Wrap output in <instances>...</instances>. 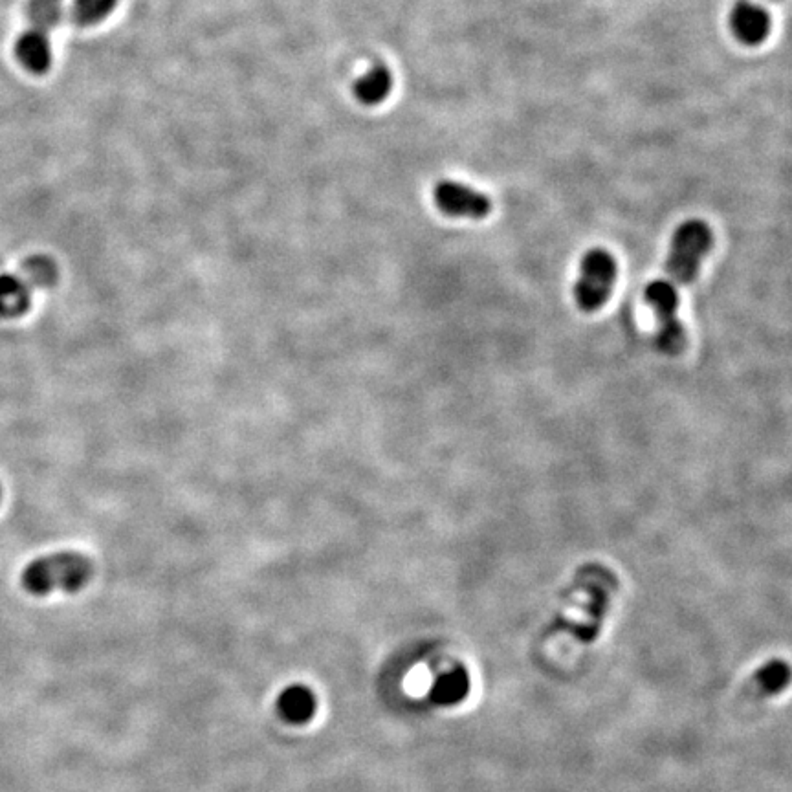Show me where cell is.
Segmentation results:
<instances>
[{
  "label": "cell",
  "instance_id": "cell-1",
  "mask_svg": "<svg viewBox=\"0 0 792 792\" xmlns=\"http://www.w3.org/2000/svg\"><path fill=\"white\" fill-rule=\"evenodd\" d=\"M94 574V565L79 552H55L30 561L21 574L22 589L32 596H48L55 591L79 593Z\"/></svg>",
  "mask_w": 792,
  "mask_h": 792
},
{
  "label": "cell",
  "instance_id": "cell-2",
  "mask_svg": "<svg viewBox=\"0 0 792 792\" xmlns=\"http://www.w3.org/2000/svg\"><path fill=\"white\" fill-rule=\"evenodd\" d=\"M712 246L714 233L704 220L690 219L677 226L671 235L666 261V272L670 275L671 283L675 286L692 285Z\"/></svg>",
  "mask_w": 792,
  "mask_h": 792
},
{
  "label": "cell",
  "instance_id": "cell-3",
  "mask_svg": "<svg viewBox=\"0 0 792 792\" xmlns=\"http://www.w3.org/2000/svg\"><path fill=\"white\" fill-rule=\"evenodd\" d=\"M618 275L615 257L605 248H591L580 263V275L574 285V301L583 312L593 314L604 307L613 294Z\"/></svg>",
  "mask_w": 792,
  "mask_h": 792
},
{
  "label": "cell",
  "instance_id": "cell-4",
  "mask_svg": "<svg viewBox=\"0 0 792 792\" xmlns=\"http://www.w3.org/2000/svg\"><path fill=\"white\" fill-rule=\"evenodd\" d=\"M644 299L657 316V345L668 356H677L686 347V332L679 319V292L671 281L655 279L644 290Z\"/></svg>",
  "mask_w": 792,
  "mask_h": 792
},
{
  "label": "cell",
  "instance_id": "cell-5",
  "mask_svg": "<svg viewBox=\"0 0 792 792\" xmlns=\"http://www.w3.org/2000/svg\"><path fill=\"white\" fill-rule=\"evenodd\" d=\"M433 200L444 215L455 219H484L492 211V200L484 193L453 180L439 182L433 189Z\"/></svg>",
  "mask_w": 792,
  "mask_h": 792
},
{
  "label": "cell",
  "instance_id": "cell-6",
  "mask_svg": "<svg viewBox=\"0 0 792 792\" xmlns=\"http://www.w3.org/2000/svg\"><path fill=\"white\" fill-rule=\"evenodd\" d=\"M728 22L739 43L758 46L769 37V11L750 0H737L730 11Z\"/></svg>",
  "mask_w": 792,
  "mask_h": 792
},
{
  "label": "cell",
  "instance_id": "cell-7",
  "mask_svg": "<svg viewBox=\"0 0 792 792\" xmlns=\"http://www.w3.org/2000/svg\"><path fill=\"white\" fill-rule=\"evenodd\" d=\"M15 54L21 65L32 74L41 76L44 72H48V68L52 66V46L48 33L35 28L22 33L15 46Z\"/></svg>",
  "mask_w": 792,
  "mask_h": 792
},
{
  "label": "cell",
  "instance_id": "cell-8",
  "mask_svg": "<svg viewBox=\"0 0 792 792\" xmlns=\"http://www.w3.org/2000/svg\"><path fill=\"white\" fill-rule=\"evenodd\" d=\"M28 283L15 275H0V316L17 318L30 307Z\"/></svg>",
  "mask_w": 792,
  "mask_h": 792
},
{
  "label": "cell",
  "instance_id": "cell-9",
  "mask_svg": "<svg viewBox=\"0 0 792 792\" xmlns=\"http://www.w3.org/2000/svg\"><path fill=\"white\" fill-rule=\"evenodd\" d=\"M393 88V76L391 70L384 65L374 66L358 83L354 85L356 98L362 101L363 105H378L382 103Z\"/></svg>",
  "mask_w": 792,
  "mask_h": 792
},
{
  "label": "cell",
  "instance_id": "cell-10",
  "mask_svg": "<svg viewBox=\"0 0 792 792\" xmlns=\"http://www.w3.org/2000/svg\"><path fill=\"white\" fill-rule=\"evenodd\" d=\"M279 710L283 717L292 723H305L308 721L314 710H316V701L314 695L308 692L307 688H288L281 699H279Z\"/></svg>",
  "mask_w": 792,
  "mask_h": 792
},
{
  "label": "cell",
  "instance_id": "cell-11",
  "mask_svg": "<svg viewBox=\"0 0 792 792\" xmlns=\"http://www.w3.org/2000/svg\"><path fill=\"white\" fill-rule=\"evenodd\" d=\"M470 692L468 673L457 668L440 675L433 684V699L440 704H457Z\"/></svg>",
  "mask_w": 792,
  "mask_h": 792
},
{
  "label": "cell",
  "instance_id": "cell-12",
  "mask_svg": "<svg viewBox=\"0 0 792 792\" xmlns=\"http://www.w3.org/2000/svg\"><path fill=\"white\" fill-rule=\"evenodd\" d=\"M65 4L63 0H30L28 4V19L32 28L41 32L54 30L59 22L63 21Z\"/></svg>",
  "mask_w": 792,
  "mask_h": 792
},
{
  "label": "cell",
  "instance_id": "cell-13",
  "mask_svg": "<svg viewBox=\"0 0 792 792\" xmlns=\"http://www.w3.org/2000/svg\"><path fill=\"white\" fill-rule=\"evenodd\" d=\"M116 6L118 0H74L72 17L81 26H92L105 21Z\"/></svg>",
  "mask_w": 792,
  "mask_h": 792
},
{
  "label": "cell",
  "instance_id": "cell-14",
  "mask_svg": "<svg viewBox=\"0 0 792 792\" xmlns=\"http://www.w3.org/2000/svg\"><path fill=\"white\" fill-rule=\"evenodd\" d=\"M759 688L765 693H780L791 684L792 671L785 662L772 660L767 666H763L756 675Z\"/></svg>",
  "mask_w": 792,
  "mask_h": 792
},
{
  "label": "cell",
  "instance_id": "cell-15",
  "mask_svg": "<svg viewBox=\"0 0 792 792\" xmlns=\"http://www.w3.org/2000/svg\"><path fill=\"white\" fill-rule=\"evenodd\" d=\"M24 272H26V283L35 286H50L54 285L57 279V268L55 264L43 255L32 257L28 263L24 264Z\"/></svg>",
  "mask_w": 792,
  "mask_h": 792
}]
</instances>
